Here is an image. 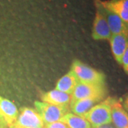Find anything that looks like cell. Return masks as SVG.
Masks as SVG:
<instances>
[{
  "label": "cell",
  "mask_w": 128,
  "mask_h": 128,
  "mask_svg": "<svg viewBox=\"0 0 128 128\" xmlns=\"http://www.w3.org/2000/svg\"><path fill=\"white\" fill-rule=\"evenodd\" d=\"M83 118L90 124L92 128H97L112 122L110 98L101 101L92 108L87 113L83 115Z\"/></svg>",
  "instance_id": "cell-1"
},
{
  "label": "cell",
  "mask_w": 128,
  "mask_h": 128,
  "mask_svg": "<svg viewBox=\"0 0 128 128\" xmlns=\"http://www.w3.org/2000/svg\"><path fill=\"white\" fill-rule=\"evenodd\" d=\"M112 122L115 128H128V113L118 100L110 98Z\"/></svg>",
  "instance_id": "cell-7"
},
{
  "label": "cell",
  "mask_w": 128,
  "mask_h": 128,
  "mask_svg": "<svg viewBox=\"0 0 128 128\" xmlns=\"http://www.w3.org/2000/svg\"><path fill=\"white\" fill-rule=\"evenodd\" d=\"M101 7H102V11L107 19L112 35L120 34H128V24L125 23L117 14H115L112 12L105 8L102 5V4H101Z\"/></svg>",
  "instance_id": "cell-10"
},
{
  "label": "cell",
  "mask_w": 128,
  "mask_h": 128,
  "mask_svg": "<svg viewBox=\"0 0 128 128\" xmlns=\"http://www.w3.org/2000/svg\"><path fill=\"white\" fill-rule=\"evenodd\" d=\"M43 128H68L67 126L63 122H61L60 121L55 122H52V123L46 124H44Z\"/></svg>",
  "instance_id": "cell-17"
},
{
  "label": "cell",
  "mask_w": 128,
  "mask_h": 128,
  "mask_svg": "<svg viewBox=\"0 0 128 128\" xmlns=\"http://www.w3.org/2000/svg\"><path fill=\"white\" fill-rule=\"evenodd\" d=\"M3 121H4V120H3L2 119V118H1V117H0V123H1V122H3Z\"/></svg>",
  "instance_id": "cell-21"
},
{
  "label": "cell",
  "mask_w": 128,
  "mask_h": 128,
  "mask_svg": "<svg viewBox=\"0 0 128 128\" xmlns=\"http://www.w3.org/2000/svg\"><path fill=\"white\" fill-rule=\"evenodd\" d=\"M15 128V127H12V128Z\"/></svg>",
  "instance_id": "cell-22"
},
{
  "label": "cell",
  "mask_w": 128,
  "mask_h": 128,
  "mask_svg": "<svg viewBox=\"0 0 128 128\" xmlns=\"http://www.w3.org/2000/svg\"><path fill=\"white\" fill-rule=\"evenodd\" d=\"M0 128H8V126L6 125V124L5 123L4 121H3V122H2L0 123Z\"/></svg>",
  "instance_id": "cell-20"
},
{
  "label": "cell",
  "mask_w": 128,
  "mask_h": 128,
  "mask_svg": "<svg viewBox=\"0 0 128 128\" xmlns=\"http://www.w3.org/2000/svg\"><path fill=\"white\" fill-rule=\"evenodd\" d=\"M97 128H115L114 127H113L112 125H111L110 124H105V125H102V126H100V127H98Z\"/></svg>",
  "instance_id": "cell-19"
},
{
  "label": "cell",
  "mask_w": 128,
  "mask_h": 128,
  "mask_svg": "<svg viewBox=\"0 0 128 128\" xmlns=\"http://www.w3.org/2000/svg\"><path fill=\"white\" fill-rule=\"evenodd\" d=\"M121 65L123 68L124 72L128 75V48L124 52L121 60Z\"/></svg>",
  "instance_id": "cell-16"
},
{
  "label": "cell",
  "mask_w": 128,
  "mask_h": 128,
  "mask_svg": "<svg viewBox=\"0 0 128 128\" xmlns=\"http://www.w3.org/2000/svg\"><path fill=\"white\" fill-rule=\"evenodd\" d=\"M68 128H92L90 124L82 117L72 112H68L60 120Z\"/></svg>",
  "instance_id": "cell-15"
},
{
  "label": "cell",
  "mask_w": 128,
  "mask_h": 128,
  "mask_svg": "<svg viewBox=\"0 0 128 128\" xmlns=\"http://www.w3.org/2000/svg\"><path fill=\"white\" fill-rule=\"evenodd\" d=\"M44 122L37 111L30 108H22L12 127L18 128H43Z\"/></svg>",
  "instance_id": "cell-6"
},
{
  "label": "cell",
  "mask_w": 128,
  "mask_h": 128,
  "mask_svg": "<svg viewBox=\"0 0 128 128\" xmlns=\"http://www.w3.org/2000/svg\"><path fill=\"white\" fill-rule=\"evenodd\" d=\"M123 108L124 109L126 110V112L128 113V96L126 97V98H125L124 100Z\"/></svg>",
  "instance_id": "cell-18"
},
{
  "label": "cell",
  "mask_w": 128,
  "mask_h": 128,
  "mask_svg": "<svg viewBox=\"0 0 128 128\" xmlns=\"http://www.w3.org/2000/svg\"><path fill=\"white\" fill-rule=\"evenodd\" d=\"M18 111L12 102L0 96V117L8 126L12 128L18 118Z\"/></svg>",
  "instance_id": "cell-8"
},
{
  "label": "cell",
  "mask_w": 128,
  "mask_h": 128,
  "mask_svg": "<svg viewBox=\"0 0 128 128\" xmlns=\"http://www.w3.org/2000/svg\"><path fill=\"white\" fill-rule=\"evenodd\" d=\"M95 4L96 6V16L93 22L92 37L94 40H110L112 34L105 18V15L102 11L100 1L96 0Z\"/></svg>",
  "instance_id": "cell-5"
},
{
  "label": "cell",
  "mask_w": 128,
  "mask_h": 128,
  "mask_svg": "<svg viewBox=\"0 0 128 128\" xmlns=\"http://www.w3.org/2000/svg\"><path fill=\"white\" fill-rule=\"evenodd\" d=\"M42 102L60 106H69L72 100L71 95L58 90H52L44 93L41 96Z\"/></svg>",
  "instance_id": "cell-11"
},
{
  "label": "cell",
  "mask_w": 128,
  "mask_h": 128,
  "mask_svg": "<svg viewBox=\"0 0 128 128\" xmlns=\"http://www.w3.org/2000/svg\"><path fill=\"white\" fill-rule=\"evenodd\" d=\"M109 41L114 59L118 64H121L122 56L128 48V34L112 35Z\"/></svg>",
  "instance_id": "cell-9"
},
{
  "label": "cell",
  "mask_w": 128,
  "mask_h": 128,
  "mask_svg": "<svg viewBox=\"0 0 128 128\" xmlns=\"http://www.w3.org/2000/svg\"><path fill=\"white\" fill-rule=\"evenodd\" d=\"M79 80L72 70L60 78L56 85V90H58L69 95H72L74 89L79 83Z\"/></svg>",
  "instance_id": "cell-14"
},
{
  "label": "cell",
  "mask_w": 128,
  "mask_h": 128,
  "mask_svg": "<svg viewBox=\"0 0 128 128\" xmlns=\"http://www.w3.org/2000/svg\"><path fill=\"white\" fill-rule=\"evenodd\" d=\"M70 70L73 71L80 82L105 84V76L103 73L89 67L78 60L73 61Z\"/></svg>",
  "instance_id": "cell-3"
},
{
  "label": "cell",
  "mask_w": 128,
  "mask_h": 128,
  "mask_svg": "<svg viewBox=\"0 0 128 128\" xmlns=\"http://www.w3.org/2000/svg\"><path fill=\"white\" fill-rule=\"evenodd\" d=\"M102 5L107 9L117 14L128 24V0H110L101 2Z\"/></svg>",
  "instance_id": "cell-13"
},
{
  "label": "cell",
  "mask_w": 128,
  "mask_h": 128,
  "mask_svg": "<svg viewBox=\"0 0 128 128\" xmlns=\"http://www.w3.org/2000/svg\"><path fill=\"white\" fill-rule=\"evenodd\" d=\"M34 105L44 124L60 121L65 114L70 112L69 106L52 105L42 101H36Z\"/></svg>",
  "instance_id": "cell-2"
},
{
  "label": "cell",
  "mask_w": 128,
  "mask_h": 128,
  "mask_svg": "<svg viewBox=\"0 0 128 128\" xmlns=\"http://www.w3.org/2000/svg\"><path fill=\"white\" fill-rule=\"evenodd\" d=\"M103 99L100 98H93L71 101L69 105L70 110H71L73 114L83 117V115L87 113L94 105L99 103Z\"/></svg>",
  "instance_id": "cell-12"
},
{
  "label": "cell",
  "mask_w": 128,
  "mask_h": 128,
  "mask_svg": "<svg viewBox=\"0 0 128 128\" xmlns=\"http://www.w3.org/2000/svg\"><path fill=\"white\" fill-rule=\"evenodd\" d=\"M107 90L105 84L79 82L71 95V101L93 98H100L104 99Z\"/></svg>",
  "instance_id": "cell-4"
}]
</instances>
